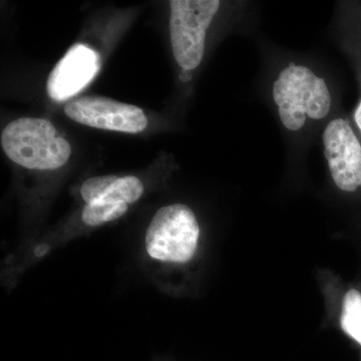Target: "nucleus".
<instances>
[{"mask_svg": "<svg viewBox=\"0 0 361 361\" xmlns=\"http://www.w3.org/2000/svg\"><path fill=\"white\" fill-rule=\"evenodd\" d=\"M1 147L11 161L30 170H56L71 154L70 142L59 137L51 122L39 118L9 123L2 132Z\"/></svg>", "mask_w": 361, "mask_h": 361, "instance_id": "f257e3e1", "label": "nucleus"}, {"mask_svg": "<svg viewBox=\"0 0 361 361\" xmlns=\"http://www.w3.org/2000/svg\"><path fill=\"white\" fill-rule=\"evenodd\" d=\"M273 99L281 122L289 130H300L306 116L322 120L329 115L331 96L326 82L310 68L291 63L273 85Z\"/></svg>", "mask_w": 361, "mask_h": 361, "instance_id": "f03ea898", "label": "nucleus"}, {"mask_svg": "<svg viewBox=\"0 0 361 361\" xmlns=\"http://www.w3.org/2000/svg\"><path fill=\"white\" fill-rule=\"evenodd\" d=\"M199 236L200 228L189 207L165 206L157 211L147 230V252L157 260L186 263L194 257Z\"/></svg>", "mask_w": 361, "mask_h": 361, "instance_id": "7ed1b4c3", "label": "nucleus"}, {"mask_svg": "<svg viewBox=\"0 0 361 361\" xmlns=\"http://www.w3.org/2000/svg\"><path fill=\"white\" fill-rule=\"evenodd\" d=\"M170 33L173 54L184 71L200 66L206 32L220 7L218 0L170 1Z\"/></svg>", "mask_w": 361, "mask_h": 361, "instance_id": "20e7f679", "label": "nucleus"}, {"mask_svg": "<svg viewBox=\"0 0 361 361\" xmlns=\"http://www.w3.org/2000/svg\"><path fill=\"white\" fill-rule=\"evenodd\" d=\"M65 113L82 125L127 134H137L148 126V118L142 109L109 97H80L66 104Z\"/></svg>", "mask_w": 361, "mask_h": 361, "instance_id": "39448f33", "label": "nucleus"}, {"mask_svg": "<svg viewBox=\"0 0 361 361\" xmlns=\"http://www.w3.org/2000/svg\"><path fill=\"white\" fill-rule=\"evenodd\" d=\"M324 155L336 186L355 192L361 186V145L348 121L336 118L323 133Z\"/></svg>", "mask_w": 361, "mask_h": 361, "instance_id": "423d86ee", "label": "nucleus"}, {"mask_svg": "<svg viewBox=\"0 0 361 361\" xmlns=\"http://www.w3.org/2000/svg\"><path fill=\"white\" fill-rule=\"evenodd\" d=\"M99 70L101 59L97 52L87 45L75 44L49 75L47 94L54 101H66L87 87Z\"/></svg>", "mask_w": 361, "mask_h": 361, "instance_id": "0eeeda50", "label": "nucleus"}, {"mask_svg": "<svg viewBox=\"0 0 361 361\" xmlns=\"http://www.w3.org/2000/svg\"><path fill=\"white\" fill-rule=\"evenodd\" d=\"M341 329L361 346V293L350 289L342 304Z\"/></svg>", "mask_w": 361, "mask_h": 361, "instance_id": "6e6552de", "label": "nucleus"}, {"mask_svg": "<svg viewBox=\"0 0 361 361\" xmlns=\"http://www.w3.org/2000/svg\"><path fill=\"white\" fill-rule=\"evenodd\" d=\"M127 211L128 204L123 202L97 201L85 207L82 211V220L85 224L94 227L118 219L125 215Z\"/></svg>", "mask_w": 361, "mask_h": 361, "instance_id": "1a4fd4ad", "label": "nucleus"}, {"mask_svg": "<svg viewBox=\"0 0 361 361\" xmlns=\"http://www.w3.org/2000/svg\"><path fill=\"white\" fill-rule=\"evenodd\" d=\"M142 193L144 185L141 180L135 176H126L118 178V180L111 185L103 200L123 202L129 205L139 200Z\"/></svg>", "mask_w": 361, "mask_h": 361, "instance_id": "9d476101", "label": "nucleus"}, {"mask_svg": "<svg viewBox=\"0 0 361 361\" xmlns=\"http://www.w3.org/2000/svg\"><path fill=\"white\" fill-rule=\"evenodd\" d=\"M118 180L114 175L99 176V177L90 178L82 184L80 193L82 199L87 205L103 200L108 193L111 185Z\"/></svg>", "mask_w": 361, "mask_h": 361, "instance_id": "9b49d317", "label": "nucleus"}, {"mask_svg": "<svg viewBox=\"0 0 361 361\" xmlns=\"http://www.w3.org/2000/svg\"><path fill=\"white\" fill-rule=\"evenodd\" d=\"M49 250V246L47 245H40L35 249V255L37 257H42V256L45 255Z\"/></svg>", "mask_w": 361, "mask_h": 361, "instance_id": "f8f14e48", "label": "nucleus"}, {"mask_svg": "<svg viewBox=\"0 0 361 361\" xmlns=\"http://www.w3.org/2000/svg\"><path fill=\"white\" fill-rule=\"evenodd\" d=\"M355 118L358 128H360V130H361V102L360 104H358L357 109H356Z\"/></svg>", "mask_w": 361, "mask_h": 361, "instance_id": "ddd939ff", "label": "nucleus"}, {"mask_svg": "<svg viewBox=\"0 0 361 361\" xmlns=\"http://www.w3.org/2000/svg\"><path fill=\"white\" fill-rule=\"evenodd\" d=\"M180 80H183V82H189V80H192L191 73H190V71H184L183 70V73H180Z\"/></svg>", "mask_w": 361, "mask_h": 361, "instance_id": "4468645a", "label": "nucleus"}]
</instances>
